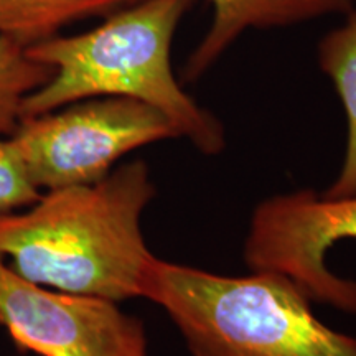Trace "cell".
<instances>
[{
    "label": "cell",
    "instance_id": "4",
    "mask_svg": "<svg viewBox=\"0 0 356 356\" xmlns=\"http://www.w3.org/2000/svg\"><path fill=\"white\" fill-rule=\"evenodd\" d=\"M178 132L159 109L131 97H89L20 119L8 140L38 190L99 181L132 150Z\"/></svg>",
    "mask_w": 356,
    "mask_h": 356
},
{
    "label": "cell",
    "instance_id": "8",
    "mask_svg": "<svg viewBox=\"0 0 356 356\" xmlns=\"http://www.w3.org/2000/svg\"><path fill=\"white\" fill-rule=\"evenodd\" d=\"M137 0H0V37L29 48L73 22L108 17Z\"/></svg>",
    "mask_w": 356,
    "mask_h": 356
},
{
    "label": "cell",
    "instance_id": "2",
    "mask_svg": "<svg viewBox=\"0 0 356 356\" xmlns=\"http://www.w3.org/2000/svg\"><path fill=\"white\" fill-rule=\"evenodd\" d=\"M195 0H137L109 13L89 32L44 40L26 53L55 70L50 81L22 102L20 119L50 113L89 97H131L165 114L178 137L215 155L225 132L173 76L170 47Z\"/></svg>",
    "mask_w": 356,
    "mask_h": 356
},
{
    "label": "cell",
    "instance_id": "5",
    "mask_svg": "<svg viewBox=\"0 0 356 356\" xmlns=\"http://www.w3.org/2000/svg\"><path fill=\"white\" fill-rule=\"evenodd\" d=\"M348 238L356 239V197L332 200L299 190L257 204L244 261L252 270L287 275L310 300L356 314V282L325 264L328 249Z\"/></svg>",
    "mask_w": 356,
    "mask_h": 356
},
{
    "label": "cell",
    "instance_id": "9",
    "mask_svg": "<svg viewBox=\"0 0 356 356\" xmlns=\"http://www.w3.org/2000/svg\"><path fill=\"white\" fill-rule=\"evenodd\" d=\"M318 65L335 84L346 113L348 142L340 175L325 190V198L356 197V12L343 26L325 35L318 44Z\"/></svg>",
    "mask_w": 356,
    "mask_h": 356
},
{
    "label": "cell",
    "instance_id": "11",
    "mask_svg": "<svg viewBox=\"0 0 356 356\" xmlns=\"http://www.w3.org/2000/svg\"><path fill=\"white\" fill-rule=\"evenodd\" d=\"M42 191L30 181L8 137L0 136V213L32 207Z\"/></svg>",
    "mask_w": 356,
    "mask_h": 356
},
{
    "label": "cell",
    "instance_id": "6",
    "mask_svg": "<svg viewBox=\"0 0 356 356\" xmlns=\"http://www.w3.org/2000/svg\"><path fill=\"white\" fill-rule=\"evenodd\" d=\"M115 304L40 286L0 256V325L19 350L42 356H147L144 323Z\"/></svg>",
    "mask_w": 356,
    "mask_h": 356
},
{
    "label": "cell",
    "instance_id": "1",
    "mask_svg": "<svg viewBox=\"0 0 356 356\" xmlns=\"http://www.w3.org/2000/svg\"><path fill=\"white\" fill-rule=\"evenodd\" d=\"M154 197L142 160L95 184L48 190L25 213H0V256L40 286L114 302L145 299L157 257L140 216Z\"/></svg>",
    "mask_w": 356,
    "mask_h": 356
},
{
    "label": "cell",
    "instance_id": "7",
    "mask_svg": "<svg viewBox=\"0 0 356 356\" xmlns=\"http://www.w3.org/2000/svg\"><path fill=\"white\" fill-rule=\"evenodd\" d=\"M213 22L184 66L185 81H195L248 29H275L330 13L353 12V0H210Z\"/></svg>",
    "mask_w": 356,
    "mask_h": 356
},
{
    "label": "cell",
    "instance_id": "10",
    "mask_svg": "<svg viewBox=\"0 0 356 356\" xmlns=\"http://www.w3.org/2000/svg\"><path fill=\"white\" fill-rule=\"evenodd\" d=\"M55 70L40 63L26 48L0 37V136L8 137L20 122L22 102L50 81Z\"/></svg>",
    "mask_w": 356,
    "mask_h": 356
},
{
    "label": "cell",
    "instance_id": "3",
    "mask_svg": "<svg viewBox=\"0 0 356 356\" xmlns=\"http://www.w3.org/2000/svg\"><path fill=\"white\" fill-rule=\"evenodd\" d=\"M145 299L167 312L191 356H356V338L320 322L274 270L231 277L157 259Z\"/></svg>",
    "mask_w": 356,
    "mask_h": 356
}]
</instances>
